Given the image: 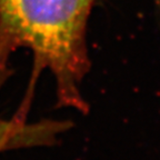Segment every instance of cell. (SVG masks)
<instances>
[{
    "mask_svg": "<svg viewBox=\"0 0 160 160\" xmlns=\"http://www.w3.org/2000/svg\"><path fill=\"white\" fill-rule=\"evenodd\" d=\"M11 55L0 49V93L11 76ZM31 122L27 121V112L18 109L10 118L0 113V153L16 149L31 148L30 142Z\"/></svg>",
    "mask_w": 160,
    "mask_h": 160,
    "instance_id": "obj_2",
    "label": "cell"
},
{
    "mask_svg": "<svg viewBox=\"0 0 160 160\" xmlns=\"http://www.w3.org/2000/svg\"><path fill=\"white\" fill-rule=\"evenodd\" d=\"M95 1L0 0V47L32 53L27 95H33L39 73L49 69L60 102L82 108L79 85L90 67L87 30Z\"/></svg>",
    "mask_w": 160,
    "mask_h": 160,
    "instance_id": "obj_1",
    "label": "cell"
}]
</instances>
